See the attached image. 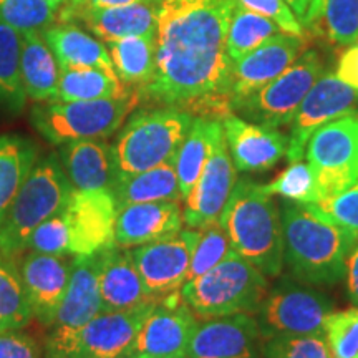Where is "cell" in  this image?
<instances>
[{
	"label": "cell",
	"instance_id": "37",
	"mask_svg": "<svg viewBox=\"0 0 358 358\" xmlns=\"http://www.w3.org/2000/svg\"><path fill=\"white\" fill-rule=\"evenodd\" d=\"M231 250V241L221 222L216 221L209 224V226L201 227L198 241H196L194 249H192L191 264L189 268H187L185 284L198 279L199 275L216 267L219 262L229 256Z\"/></svg>",
	"mask_w": 358,
	"mask_h": 358
},
{
	"label": "cell",
	"instance_id": "48",
	"mask_svg": "<svg viewBox=\"0 0 358 358\" xmlns=\"http://www.w3.org/2000/svg\"><path fill=\"white\" fill-rule=\"evenodd\" d=\"M77 6H87L95 8H108V7H120V6H129V3L141 2V0H71Z\"/></svg>",
	"mask_w": 358,
	"mask_h": 358
},
{
	"label": "cell",
	"instance_id": "47",
	"mask_svg": "<svg viewBox=\"0 0 358 358\" xmlns=\"http://www.w3.org/2000/svg\"><path fill=\"white\" fill-rule=\"evenodd\" d=\"M347 289L350 301L358 308V244L347 261Z\"/></svg>",
	"mask_w": 358,
	"mask_h": 358
},
{
	"label": "cell",
	"instance_id": "33",
	"mask_svg": "<svg viewBox=\"0 0 358 358\" xmlns=\"http://www.w3.org/2000/svg\"><path fill=\"white\" fill-rule=\"evenodd\" d=\"M120 80L127 85L146 87L155 73L156 35L127 37L106 43Z\"/></svg>",
	"mask_w": 358,
	"mask_h": 358
},
{
	"label": "cell",
	"instance_id": "19",
	"mask_svg": "<svg viewBox=\"0 0 358 358\" xmlns=\"http://www.w3.org/2000/svg\"><path fill=\"white\" fill-rule=\"evenodd\" d=\"M221 123L237 171H266L287 155L289 138L279 129L250 123L229 111L222 115Z\"/></svg>",
	"mask_w": 358,
	"mask_h": 358
},
{
	"label": "cell",
	"instance_id": "24",
	"mask_svg": "<svg viewBox=\"0 0 358 358\" xmlns=\"http://www.w3.org/2000/svg\"><path fill=\"white\" fill-rule=\"evenodd\" d=\"M98 285L103 312L133 310L158 302L143 284L131 250H118L116 245L103 250Z\"/></svg>",
	"mask_w": 358,
	"mask_h": 358
},
{
	"label": "cell",
	"instance_id": "39",
	"mask_svg": "<svg viewBox=\"0 0 358 358\" xmlns=\"http://www.w3.org/2000/svg\"><path fill=\"white\" fill-rule=\"evenodd\" d=\"M57 8L47 0H0V22L19 32L47 29L55 19Z\"/></svg>",
	"mask_w": 358,
	"mask_h": 358
},
{
	"label": "cell",
	"instance_id": "27",
	"mask_svg": "<svg viewBox=\"0 0 358 358\" xmlns=\"http://www.w3.org/2000/svg\"><path fill=\"white\" fill-rule=\"evenodd\" d=\"M20 71L27 98L52 101L57 96L60 65L40 30L22 32Z\"/></svg>",
	"mask_w": 358,
	"mask_h": 358
},
{
	"label": "cell",
	"instance_id": "4",
	"mask_svg": "<svg viewBox=\"0 0 358 358\" xmlns=\"http://www.w3.org/2000/svg\"><path fill=\"white\" fill-rule=\"evenodd\" d=\"M268 290L267 275L248 259L231 250L224 261L186 282L181 299L198 319L257 312Z\"/></svg>",
	"mask_w": 358,
	"mask_h": 358
},
{
	"label": "cell",
	"instance_id": "46",
	"mask_svg": "<svg viewBox=\"0 0 358 358\" xmlns=\"http://www.w3.org/2000/svg\"><path fill=\"white\" fill-rule=\"evenodd\" d=\"M335 75H337L343 83L350 85L352 88L358 90V43L352 45L348 50L342 53Z\"/></svg>",
	"mask_w": 358,
	"mask_h": 358
},
{
	"label": "cell",
	"instance_id": "29",
	"mask_svg": "<svg viewBox=\"0 0 358 358\" xmlns=\"http://www.w3.org/2000/svg\"><path fill=\"white\" fill-rule=\"evenodd\" d=\"M111 192L118 209L140 203L182 201L174 159L148 171L118 176Z\"/></svg>",
	"mask_w": 358,
	"mask_h": 358
},
{
	"label": "cell",
	"instance_id": "25",
	"mask_svg": "<svg viewBox=\"0 0 358 358\" xmlns=\"http://www.w3.org/2000/svg\"><path fill=\"white\" fill-rule=\"evenodd\" d=\"M60 161L73 189L111 191L118 171L111 145L105 140H82L60 145Z\"/></svg>",
	"mask_w": 358,
	"mask_h": 358
},
{
	"label": "cell",
	"instance_id": "16",
	"mask_svg": "<svg viewBox=\"0 0 358 358\" xmlns=\"http://www.w3.org/2000/svg\"><path fill=\"white\" fill-rule=\"evenodd\" d=\"M69 222L70 256H92L115 248V222L118 208L111 191L71 189L62 209Z\"/></svg>",
	"mask_w": 358,
	"mask_h": 358
},
{
	"label": "cell",
	"instance_id": "43",
	"mask_svg": "<svg viewBox=\"0 0 358 358\" xmlns=\"http://www.w3.org/2000/svg\"><path fill=\"white\" fill-rule=\"evenodd\" d=\"M312 204L319 208L325 216L338 222L340 226L358 234V179L345 191L338 192L337 196Z\"/></svg>",
	"mask_w": 358,
	"mask_h": 358
},
{
	"label": "cell",
	"instance_id": "32",
	"mask_svg": "<svg viewBox=\"0 0 358 358\" xmlns=\"http://www.w3.org/2000/svg\"><path fill=\"white\" fill-rule=\"evenodd\" d=\"M118 75L100 69H60L57 96L52 101H87L127 95Z\"/></svg>",
	"mask_w": 358,
	"mask_h": 358
},
{
	"label": "cell",
	"instance_id": "42",
	"mask_svg": "<svg viewBox=\"0 0 358 358\" xmlns=\"http://www.w3.org/2000/svg\"><path fill=\"white\" fill-rule=\"evenodd\" d=\"M29 248L53 256H70V231L64 211L40 224L30 237Z\"/></svg>",
	"mask_w": 358,
	"mask_h": 358
},
{
	"label": "cell",
	"instance_id": "26",
	"mask_svg": "<svg viewBox=\"0 0 358 358\" xmlns=\"http://www.w3.org/2000/svg\"><path fill=\"white\" fill-rule=\"evenodd\" d=\"M60 69H100L115 73L108 47L75 25H57L42 30Z\"/></svg>",
	"mask_w": 358,
	"mask_h": 358
},
{
	"label": "cell",
	"instance_id": "12",
	"mask_svg": "<svg viewBox=\"0 0 358 358\" xmlns=\"http://www.w3.org/2000/svg\"><path fill=\"white\" fill-rule=\"evenodd\" d=\"M358 90L343 83L335 73H325L313 83L292 120L287 161L295 163L306 156L307 143L317 129L334 120L355 113Z\"/></svg>",
	"mask_w": 358,
	"mask_h": 358
},
{
	"label": "cell",
	"instance_id": "31",
	"mask_svg": "<svg viewBox=\"0 0 358 358\" xmlns=\"http://www.w3.org/2000/svg\"><path fill=\"white\" fill-rule=\"evenodd\" d=\"M37 161V148L32 141L0 136V224Z\"/></svg>",
	"mask_w": 358,
	"mask_h": 358
},
{
	"label": "cell",
	"instance_id": "34",
	"mask_svg": "<svg viewBox=\"0 0 358 358\" xmlns=\"http://www.w3.org/2000/svg\"><path fill=\"white\" fill-rule=\"evenodd\" d=\"M282 29L275 22H272L267 17L256 13L249 8H245L237 2L232 12L229 29H227L226 38V50L231 62L239 60L259 45L267 42L268 38L275 37L280 34Z\"/></svg>",
	"mask_w": 358,
	"mask_h": 358
},
{
	"label": "cell",
	"instance_id": "9",
	"mask_svg": "<svg viewBox=\"0 0 358 358\" xmlns=\"http://www.w3.org/2000/svg\"><path fill=\"white\" fill-rule=\"evenodd\" d=\"M158 302L133 310L101 312L77 332L48 335L45 358H124L143 320Z\"/></svg>",
	"mask_w": 358,
	"mask_h": 358
},
{
	"label": "cell",
	"instance_id": "28",
	"mask_svg": "<svg viewBox=\"0 0 358 358\" xmlns=\"http://www.w3.org/2000/svg\"><path fill=\"white\" fill-rule=\"evenodd\" d=\"M302 27L334 47L358 43V0H310Z\"/></svg>",
	"mask_w": 358,
	"mask_h": 358
},
{
	"label": "cell",
	"instance_id": "17",
	"mask_svg": "<svg viewBox=\"0 0 358 358\" xmlns=\"http://www.w3.org/2000/svg\"><path fill=\"white\" fill-rule=\"evenodd\" d=\"M264 340L257 320L234 313L198 322L186 358H262Z\"/></svg>",
	"mask_w": 358,
	"mask_h": 358
},
{
	"label": "cell",
	"instance_id": "36",
	"mask_svg": "<svg viewBox=\"0 0 358 358\" xmlns=\"http://www.w3.org/2000/svg\"><path fill=\"white\" fill-rule=\"evenodd\" d=\"M34 319L20 271L0 254V332L20 330Z\"/></svg>",
	"mask_w": 358,
	"mask_h": 358
},
{
	"label": "cell",
	"instance_id": "18",
	"mask_svg": "<svg viewBox=\"0 0 358 358\" xmlns=\"http://www.w3.org/2000/svg\"><path fill=\"white\" fill-rule=\"evenodd\" d=\"M306 50V38L280 32L232 64V101L243 100L284 73Z\"/></svg>",
	"mask_w": 358,
	"mask_h": 358
},
{
	"label": "cell",
	"instance_id": "8",
	"mask_svg": "<svg viewBox=\"0 0 358 358\" xmlns=\"http://www.w3.org/2000/svg\"><path fill=\"white\" fill-rule=\"evenodd\" d=\"M324 73V62L317 50H303L302 55L266 87L229 105L237 116L250 123L279 129L292 123L299 106L313 83Z\"/></svg>",
	"mask_w": 358,
	"mask_h": 358
},
{
	"label": "cell",
	"instance_id": "30",
	"mask_svg": "<svg viewBox=\"0 0 358 358\" xmlns=\"http://www.w3.org/2000/svg\"><path fill=\"white\" fill-rule=\"evenodd\" d=\"M219 124H221V120L216 118L192 120L189 131L174 156V168H176L182 201L189 194L192 186L196 185L203 173L206 161L211 155L214 134H216Z\"/></svg>",
	"mask_w": 358,
	"mask_h": 358
},
{
	"label": "cell",
	"instance_id": "3",
	"mask_svg": "<svg viewBox=\"0 0 358 358\" xmlns=\"http://www.w3.org/2000/svg\"><path fill=\"white\" fill-rule=\"evenodd\" d=\"M234 252L261 268L267 277L284 267V236L277 204L264 185L239 179L219 219Z\"/></svg>",
	"mask_w": 358,
	"mask_h": 358
},
{
	"label": "cell",
	"instance_id": "45",
	"mask_svg": "<svg viewBox=\"0 0 358 358\" xmlns=\"http://www.w3.org/2000/svg\"><path fill=\"white\" fill-rule=\"evenodd\" d=\"M0 358H45L42 348L20 330L0 332Z\"/></svg>",
	"mask_w": 358,
	"mask_h": 358
},
{
	"label": "cell",
	"instance_id": "11",
	"mask_svg": "<svg viewBox=\"0 0 358 358\" xmlns=\"http://www.w3.org/2000/svg\"><path fill=\"white\" fill-rule=\"evenodd\" d=\"M306 155L320 201L350 187L358 179V115L340 116L317 129Z\"/></svg>",
	"mask_w": 358,
	"mask_h": 358
},
{
	"label": "cell",
	"instance_id": "40",
	"mask_svg": "<svg viewBox=\"0 0 358 358\" xmlns=\"http://www.w3.org/2000/svg\"><path fill=\"white\" fill-rule=\"evenodd\" d=\"M262 358H332L325 335H277L264 340Z\"/></svg>",
	"mask_w": 358,
	"mask_h": 358
},
{
	"label": "cell",
	"instance_id": "22",
	"mask_svg": "<svg viewBox=\"0 0 358 358\" xmlns=\"http://www.w3.org/2000/svg\"><path fill=\"white\" fill-rule=\"evenodd\" d=\"M179 201L129 204L118 209L115 222V245L131 249L178 234L182 229Z\"/></svg>",
	"mask_w": 358,
	"mask_h": 358
},
{
	"label": "cell",
	"instance_id": "35",
	"mask_svg": "<svg viewBox=\"0 0 358 358\" xmlns=\"http://www.w3.org/2000/svg\"><path fill=\"white\" fill-rule=\"evenodd\" d=\"M22 34L0 22V103L12 111L25 106L27 95L20 71Z\"/></svg>",
	"mask_w": 358,
	"mask_h": 358
},
{
	"label": "cell",
	"instance_id": "2",
	"mask_svg": "<svg viewBox=\"0 0 358 358\" xmlns=\"http://www.w3.org/2000/svg\"><path fill=\"white\" fill-rule=\"evenodd\" d=\"M284 262L295 279L310 285H334L347 274V261L358 234L325 216L312 203L285 199L280 206Z\"/></svg>",
	"mask_w": 358,
	"mask_h": 358
},
{
	"label": "cell",
	"instance_id": "20",
	"mask_svg": "<svg viewBox=\"0 0 358 358\" xmlns=\"http://www.w3.org/2000/svg\"><path fill=\"white\" fill-rule=\"evenodd\" d=\"M71 274V261L65 256H53L34 250L24 259L20 275L34 319L52 327L64 301Z\"/></svg>",
	"mask_w": 358,
	"mask_h": 358
},
{
	"label": "cell",
	"instance_id": "10",
	"mask_svg": "<svg viewBox=\"0 0 358 358\" xmlns=\"http://www.w3.org/2000/svg\"><path fill=\"white\" fill-rule=\"evenodd\" d=\"M334 303L325 294L282 279L267 290L257 308V325L262 340L277 335H324L325 322L332 313Z\"/></svg>",
	"mask_w": 358,
	"mask_h": 358
},
{
	"label": "cell",
	"instance_id": "15",
	"mask_svg": "<svg viewBox=\"0 0 358 358\" xmlns=\"http://www.w3.org/2000/svg\"><path fill=\"white\" fill-rule=\"evenodd\" d=\"M198 236L199 229L187 227L166 239L131 250L143 284L156 301L181 290Z\"/></svg>",
	"mask_w": 358,
	"mask_h": 358
},
{
	"label": "cell",
	"instance_id": "41",
	"mask_svg": "<svg viewBox=\"0 0 358 358\" xmlns=\"http://www.w3.org/2000/svg\"><path fill=\"white\" fill-rule=\"evenodd\" d=\"M324 335L332 358H358V308L330 313Z\"/></svg>",
	"mask_w": 358,
	"mask_h": 358
},
{
	"label": "cell",
	"instance_id": "21",
	"mask_svg": "<svg viewBox=\"0 0 358 358\" xmlns=\"http://www.w3.org/2000/svg\"><path fill=\"white\" fill-rule=\"evenodd\" d=\"M101 256L103 250L92 256L71 259L69 287L57 312L55 322L50 327V337H62V335L77 332L103 312L100 285H98Z\"/></svg>",
	"mask_w": 358,
	"mask_h": 358
},
{
	"label": "cell",
	"instance_id": "6",
	"mask_svg": "<svg viewBox=\"0 0 358 358\" xmlns=\"http://www.w3.org/2000/svg\"><path fill=\"white\" fill-rule=\"evenodd\" d=\"M192 115L161 108L131 116L111 145L118 176L136 174L173 161L192 124Z\"/></svg>",
	"mask_w": 358,
	"mask_h": 358
},
{
	"label": "cell",
	"instance_id": "1",
	"mask_svg": "<svg viewBox=\"0 0 358 358\" xmlns=\"http://www.w3.org/2000/svg\"><path fill=\"white\" fill-rule=\"evenodd\" d=\"M236 6L237 0H159L155 73L143 92L173 106L229 108L226 38Z\"/></svg>",
	"mask_w": 358,
	"mask_h": 358
},
{
	"label": "cell",
	"instance_id": "23",
	"mask_svg": "<svg viewBox=\"0 0 358 358\" xmlns=\"http://www.w3.org/2000/svg\"><path fill=\"white\" fill-rule=\"evenodd\" d=\"M159 0H141L129 6L95 8L77 6L66 10V17L80 19L90 32L105 43L127 37L156 35Z\"/></svg>",
	"mask_w": 358,
	"mask_h": 358
},
{
	"label": "cell",
	"instance_id": "44",
	"mask_svg": "<svg viewBox=\"0 0 358 358\" xmlns=\"http://www.w3.org/2000/svg\"><path fill=\"white\" fill-rule=\"evenodd\" d=\"M237 2L249 10L261 13V15L275 22L282 29V32L295 35V37L306 35L301 20L295 17L292 8L287 6L285 0H237Z\"/></svg>",
	"mask_w": 358,
	"mask_h": 358
},
{
	"label": "cell",
	"instance_id": "50",
	"mask_svg": "<svg viewBox=\"0 0 358 358\" xmlns=\"http://www.w3.org/2000/svg\"><path fill=\"white\" fill-rule=\"evenodd\" d=\"M48 3H50V6H53L55 8H58L60 6H64L65 2H69V0H47Z\"/></svg>",
	"mask_w": 358,
	"mask_h": 358
},
{
	"label": "cell",
	"instance_id": "49",
	"mask_svg": "<svg viewBox=\"0 0 358 358\" xmlns=\"http://www.w3.org/2000/svg\"><path fill=\"white\" fill-rule=\"evenodd\" d=\"M285 2H287V6L292 8L295 17H297V19L301 20V24H302L303 17H306L308 2H310V0H285Z\"/></svg>",
	"mask_w": 358,
	"mask_h": 358
},
{
	"label": "cell",
	"instance_id": "14",
	"mask_svg": "<svg viewBox=\"0 0 358 358\" xmlns=\"http://www.w3.org/2000/svg\"><path fill=\"white\" fill-rule=\"evenodd\" d=\"M236 182L237 169L232 163L221 123L214 134L211 155L206 161L203 173L185 198L182 219L186 226L201 229L219 221Z\"/></svg>",
	"mask_w": 358,
	"mask_h": 358
},
{
	"label": "cell",
	"instance_id": "7",
	"mask_svg": "<svg viewBox=\"0 0 358 358\" xmlns=\"http://www.w3.org/2000/svg\"><path fill=\"white\" fill-rule=\"evenodd\" d=\"M140 101L138 93L87 101H47L35 106L32 123L53 145L70 141L105 140L118 131Z\"/></svg>",
	"mask_w": 358,
	"mask_h": 358
},
{
	"label": "cell",
	"instance_id": "5",
	"mask_svg": "<svg viewBox=\"0 0 358 358\" xmlns=\"http://www.w3.org/2000/svg\"><path fill=\"white\" fill-rule=\"evenodd\" d=\"M71 189L55 155L38 159L0 224V254L10 257L29 248L35 229L65 208Z\"/></svg>",
	"mask_w": 358,
	"mask_h": 358
},
{
	"label": "cell",
	"instance_id": "38",
	"mask_svg": "<svg viewBox=\"0 0 358 358\" xmlns=\"http://www.w3.org/2000/svg\"><path fill=\"white\" fill-rule=\"evenodd\" d=\"M268 194H279L284 199L294 203H319L320 194L317 189L315 178L308 163L295 161L290 163L285 171H282L274 181L264 185Z\"/></svg>",
	"mask_w": 358,
	"mask_h": 358
},
{
	"label": "cell",
	"instance_id": "13",
	"mask_svg": "<svg viewBox=\"0 0 358 358\" xmlns=\"http://www.w3.org/2000/svg\"><path fill=\"white\" fill-rule=\"evenodd\" d=\"M196 325L198 317L178 302V292L161 299L143 320L124 358H186Z\"/></svg>",
	"mask_w": 358,
	"mask_h": 358
}]
</instances>
